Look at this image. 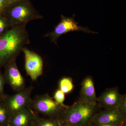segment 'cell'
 <instances>
[{"mask_svg":"<svg viewBox=\"0 0 126 126\" xmlns=\"http://www.w3.org/2000/svg\"><path fill=\"white\" fill-rule=\"evenodd\" d=\"M5 79L0 71V99L4 96V86Z\"/></svg>","mask_w":126,"mask_h":126,"instance_id":"cell-18","label":"cell"},{"mask_svg":"<svg viewBox=\"0 0 126 126\" xmlns=\"http://www.w3.org/2000/svg\"><path fill=\"white\" fill-rule=\"evenodd\" d=\"M26 24L10 28L0 36V66L5 65L12 60L16 59L30 43L29 35Z\"/></svg>","mask_w":126,"mask_h":126,"instance_id":"cell-1","label":"cell"},{"mask_svg":"<svg viewBox=\"0 0 126 126\" xmlns=\"http://www.w3.org/2000/svg\"><path fill=\"white\" fill-rule=\"evenodd\" d=\"M34 89L31 86L24 88L13 95H4L1 99L11 117L16 113L31 107V94Z\"/></svg>","mask_w":126,"mask_h":126,"instance_id":"cell-4","label":"cell"},{"mask_svg":"<svg viewBox=\"0 0 126 126\" xmlns=\"http://www.w3.org/2000/svg\"><path fill=\"white\" fill-rule=\"evenodd\" d=\"M123 123L122 124H121V125H120V126H123Z\"/></svg>","mask_w":126,"mask_h":126,"instance_id":"cell-24","label":"cell"},{"mask_svg":"<svg viewBox=\"0 0 126 126\" xmlns=\"http://www.w3.org/2000/svg\"><path fill=\"white\" fill-rule=\"evenodd\" d=\"M125 96L119 93L117 87L107 89L97 98V106L104 109L117 108L121 105Z\"/></svg>","mask_w":126,"mask_h":126,"instance_id":"cell-9","label":"cell"},{"mask_svg":"<svg viewBox=\"0 0 126 126\" xmlns=\"http://www.w3.org/2000/svg\"><path fill=\"white\" fill-rule=\"evenodd\" d=\"M11 117L9 111L0 99V126H9Z\"/></svg>","mask_w":126,"mask_h":126,"instance_id":"cell-13","label":"cell"},{"mask_svg":"<svg viewBox=\"0 0 126 126\" xmlns=\"http://www.w3.org/2000/svg\"><path fill=\"white\" fill-rule=\"evenodd\" d=\"M1 15L10 28L18 25L27 24L31 21L43 18L29 0H21L10 3Z\"/></svg>","mask_w":126,"mask_h":126,"instance_id":"cell-3","label":"cell"},{"mask_svg":"<svg viewBox=\"0 0 126 126\" xmlns=\"http://www.w3.org/2000/svg\"><path fill=\"white\" fill-rule=\"evenodd\" d=\"M61 126H75L73 125H70V124H61Z\"/></svg>","mask_w":126,"mask_h":126,"instance_id":"cell-22","label":"cell"},{"mask_svg":"<svg viewBox=\"0 0 126 126\" xmlns=\"http://www.w3.org/2000/svg\"><path fill=\"white\" fill-rule=\"evenodd\" d=\"M59 86V89L65 94L70 93L74 88L72 79L67 77L63 78L60 81Z\"/></svg>","mask_w":126,"mask_h":126,"instance_id":"cell-15","label":"cell"},{"mask_svg":"<svg viewBox=\"0 0 126 126\" xmlns=\"http://www.w3.org/2000/svg\"><path fill=\"white\" fill-rule=\"evenodd\" d=\"M123 126H126V122H125L124 123L123 125Z\"/></svg>","mask_w":126,"mask_h":126,"instance_id":"cell-23","label":"cell"},{"mask_svg":"<svg viewBox=\"0 0 126 126\" xmlns=\"http://www.w3.org/2000/svg\"><path fill=\"white\" fill-rule=\"evenodd\" d=\"M25 69L32 80L35 81L43 74V61L41 56L33 51L25 47Z\"/></svg>","mask_w":126,"mask_h":126,"instance_id":"cell-8","label":"cell"},{"mask_svg":"<svg viewBox=\"0 0 126 126\" xmlns=\"http://www.w3.org/2000/svg\"><path fill=\"white\" fill-rule=\"evenodd\" d=\"M120 125H119V126H117V125H109V124H106V125H100V126H120Z\"/></svg>","mask_w":126,"mask_h":126,"instance_id":"cell-20","label":"cell"},{"mask_svg":"<svg viewBox=\"0 0 126 126\" xmlns=\"http://www.w3.org/2000/svg\"><path fill=\"white\" fill-rule=\"evenodd\" d=\"M81 31L87 33H96V32L90 30L87 27L79 26L73 18L65 17L61 15V21L55 27L54 30L45 35L44 36L48 37L52 43L56 44L58 39L62 35L70 32Z\"/></svg>","mask_w":126,"mask_h":126,"instance_id":"cell-6","label":"cell"},{"mask_svg":"<svg viewBox=\"0 0 126 126\" xmlns=\"http://www.w3.org/2000/svg\"><path fill=\"white\" fill-rule=\"evenodd\" d=\"M125 122H126V114L118 108L98 111L90 121V126L106 124L119 126Z\"/></svg>","mask_w":126,"mask_h":126,"instance_id":"cell-7","label":"cell"},{"mask_svg":"<svg viewBox=\"0 0 126 126\" xmlns=\"http://www.w3.org/2000/svg\"><path fill=\"white\" fill-rule=\"evenodd\" d=\"M16 59L12 60L5 64L4 79L12 90L17 92L25 88L26 85L24 79L16 65Z\"/></svg>","mask_w":126,"mask_h":126,"instance_id":"cell-10","label":"cell"},{"mask_svg":"<svg viewBox=\"0 0 126 126\" xmlns=\"http://www.w3.org/2000/svg\"><path fill=\"white\" fill-rule=\"evenodd\" d=\"M9 0H0V15L10 4Z\"/></svg>","mask_w":126,"mask_h":126,"instance_id":"cell-19","label":"cell"},{"mask_svg":"<svg viewBox=\"0 0 126 126\" xmlns=\"http://www.w3.org/2000/svg\"><path fill=\"white\" fill-rule=\"evenodd\" d=\"M31 108L37 114L45 117L57 118L65 108L56 103L47 94L35 97L32 100Z\"/></svg>","mask_w":126,"mask_h":126,"instance_id":"cell-5","label":"cell"},{"mask_svg":"<svg viewBox=\"0 0 126 126\" xmlns=\"http://www.w3.org/2000/svg\"><path fill=\"white\" fill-rule=\"evenodd\" d=\"M58 118L39 117L35 126H61Z\"/></svg>","mask_w":126,"mask_h":126,"instance_id":"cell-14","label":"cell"},{"mask_svg":"<svg viewBox=\"0 0 126 126\" xmlns=\"http://www.w3.org/2000/svg\"></svg>","mask_w":126,"mask_h":126,"instance_id":"cell-25","label":"cell"},{"mask_svg":"<svg viewBox=\"0 0 126 126\" xmlns=\"http://www.w3.org/2000/svg\"><path fill=\"white\" fill-rule=\"evenodd\" d=\"M10 28L4 17L1 14L0 15V35L4 33Z\"/></svg>","mask_w":126,"mask_h":126,"instance_id":"cell-17","label":"cell"},{"mask_svg":"<svg viewBox=\"0 0 126 126\" xmlns=\"http://www.w3.org/2000/svg\"><path fill=\"white\" fill-rule=\"evenodd\" d=\"M97 99L92 78L87 76L82 81L79 100L82 102L97 105Z\"/></svg>","mask_w":126,"mask_h":126,"instance_id":"cell-12","label":"cell"},{"mask_svg":"<svg viewBox=\"0 0 126 126\" xmlns=\"http://www.w3.org/2000/svg\"><path fill=\"white\" fill-rule=\"evenodd\" d=\"M99 109L97 105L78 100L72 106L64 109L58 118L61 124L90 126V121Z\"/></svg>","mask_w":126,"mask_h":126,"instance_id":"cell-2","label":"cell"},{"mask_svg":"<svg viewBox=\"0 0 126 126\" xmlns=\"http://www.w3.org/2000/svg\"><path fill=\"white\" fill-rule=\"evenodd\" d=\"M38 115L31 107L25 109L12 116L9 126H35Z\"/></svg>","mask_w":126,"mask_h":126,"instance_id":"cell-11","label":"cell"},{"mask_svg":"<svg viewBox=\"0 0 126 126\" xmlns=\"http://www.w3.org/2000/svg\"><path fill=\"white\" fill-rule=\"evenodd\" d=\"M54 99L56 103L64 107L67 108L68 106L65 105L63 103L65 99V94L60 89L56 90L54 96Z\"/></svg>","mask_w":126,"mask_h":126,"instance_id":"cell-16","label":"cell"},{"mask_svg":"<svg viewBox=\"0 0 126 126\" xmlns=\"http://www.w3.org/2000/svg\"><path fill=\"white\" fill-rule=\"evenodd\" d=\"M21 0H9L10 4L13 2H16V1H19Z\"/></svg>","mask_w":126,"mask_h":126,"instance_id":"cell-21","label":"cell"}]
</instances>
